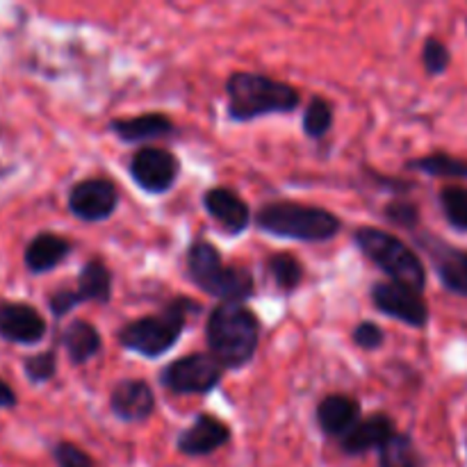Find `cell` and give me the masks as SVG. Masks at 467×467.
I'll use <instances>...</instances> for the list:
<instances>
[{
    "label": "cell",
    "instance_id": "6da1fadb",
    "mask_svg": "<svg viewBox=\"0 0 467 467\" xmlns=\"http://www.w3.org/2000/svg\"><path fill=\"white\" fill-rule=\"evenodd\" d=\"M226 99L228 117L237 123H249L269 114H290L301 103V94L295 85L251 71H235L228 76Z\"/></svg>",
    "mask_w": 467,
    "mask_h": 467
},
{
    "label": "cell",
    "instance_id": "7a4b0ae2",
    "mask_svg": "<svg viewBox=\"0 0 467 467\" xmlns=\"http://www.w3.org/2000/svg\"><path fill=\"white\" fill-rule=\"evenodd\" d=\"M210 354L226 369H240L258 351L260 319L244 304H217L205 324Z\"/></svg>",
    "mask_w": 467,
    "mask_h": 467
},
{
    "label": "cell",
    "instance_id": "3957f363",
    "mask_svg": "<svg viewBox=\"0 0 467 467\" xmlns=\"http://www.w3.org/2000/svg\"><path fill=\"white\" fill-rule=\"evenodd\" d=\"M254 223L263 233L281 240L327 242L340 233L342 222L331 210L296 201H269L254 214Z\"/></svg>",
    "mask_w": 467,
    "mask_h": 467
},
{
    "label": "cell",
    "instance_id": "277c9868",
    "mask_svg": "<svg viewBox=\"0 0 467 467\" xmlns=\"http://www.w3.org/2000/svg\"><path fill=\"white\" fill-rule=\"evenodd\" d=\"M196 313H201V304L190 296H176L158 315L128 322L119 331V345L144 358H160L181 340L187 319Z\"/></svg>",
    "mask_w": 467,
    "mask_h": 467
},
{
    "label": "cell",
    "instance_id": "5b68a950",
    "mask_svg": "<svg viewBox=\"0 0 467 467\" xmlns=\"http://www.w3.org/2000/svg\"><path fill=\"white\" fill-rule=\"evenodd\" d=\"M185 267L192 283L222 304H244L255 295V281L240 265H226L217 246L208 240H194L187 249Z\"/></svg>",
    "mask_w": 467,
    "mask_h": 467
},
{
    "label": "cell",
    "instance_id": "8992f818",
    "mask_svg": "<svg viewBox=\"0 0 467 467\" xmlns=\"http://www.w3.org/2000/svg\"><path fill=\"white\" fill-rule=\"evenodd\" d=\"M354 242L360 254L377 265L390 281L401 283L415 292H424L427 267L404 240L377 226H363L354 233Z\"/></svg>",
    "mask_w": 467,
    "mask_h": 467
},
{
    "label": "cell",
    "instance_id": "52a82bcc",
    "mask_svg": "<svg viewBox=\"0 0 467 467\" xmlns=\"http://www.w3.org/2000/svg\"><path fill=\"white\" fill-rule=\"evenodd\" d=\"M223 365L213 354H187L160 372V383L176 395H205L223 379Z\"/></svg>",
    "mask_w": 467,
    "mask_h": 467
},
{
    "label": "cell",
    "instance_id": "ba28073f",
    "mask_svg": "<svg viewBox=\"0 0 467 467\" xmlns=\"http://www.w3.org/2000/svg\"><path fill=\"white\" fill-rule=\"evenodd\" d=\"M415 242H418L420 251L431 260L441 285L450 295L467 299V249H461L433 233H420Z\"/></svg>",
    "mask_w": 467,
    "mask_h": 467
},
{
    "label": "cell",
    "instance_id": "9c48e42d",
    "mask_svg": "<svg viewBox=\"0 0 467 467\" xmlns=\"http://www.w3.org/2000/svg\"><path fill=\"white\" fill-rule=\"evenodd\" d=\"M128 171L140 190L149 194H164L176 185L181 162L171 150L162 146H141L132 153Z\"/></svg>",
    "mask_w": 467,
    "mask_h": 467
},
{
    "label": "cell",
    "instance_id": "30bf717a",
    "mask_svg": "<svg viewBox=\"0 0 467 467\" xmlns=\"http://www.w3.org/2000/svg\"><path fill=\"white\" fill-rule=\"evenodd\" d=\"M372 304L386 317L397 319L401 324H409L410 328H427L431 313L424 301L422 292H415L410 287L395 281H379L372 285Z\"/></svg>",
    "mask_w": 467,
    "mask_h": 467
},
{
    "label": "cell",
    "instance_id": "8fae6325",
    "mask_svg": "<svg viewBox=\"0 0 467 467\" xmlns=\"http://www.w3.org/2000/svg\"><path fill=\"white\" fill-rule=\"evenodd\" d=\"M68 213L87 223H99L112 217L119 208V190L105 178H85L68 190Z\"/></svg>",
    "mask_w": 467,
    "mask_h": 467
},
{
    "label": "cell",
    "instance_id": "7c38bea8",
    "mask_svg": "<svg viewBox=\"0 0 467 467\" xmlns=\"http://www.w3.org/2000/svg\"><path fill=\"white\" fill-rule=\"evenodd\" d=\"M48 336V322L27 301H0V340L16 347H36Z\"/></svg>",
    "mask_w": 467,
    "mask_h": 467
},
{
    "label": "cell",
    "instance_id": "4fadbf2b",
    "mask_svg": "<svg viewBox=\"0 0 467 467\" xmlns=\"http://www.w3.org/2000/svg\"><path fill=\"white\" fill-rule=\"evenodd\" d=\"M231 438V427L223 420H219L217 415L201 413L196 415L192 427H187L178 436L176 447L182 456L201 459V456H210L217 450H222V447H226Z\"/></svg>",
    "mask_w": 467,
    "mask_h": 467
},
{
    "label": "cell",
    "instance_id": "5bb4252c",
    "mask_svg": "<svg viewBox=\"0 0 467 467\" xmlns=\"http://www.w3.org/2000/svg\"><path fill=\"white\" fill-rule=\"evenodd\" d=\"M109 410L121 422H146L155 413V392L144 379H123L109 392Z\"/></svg>",
    "mask_w": 467,
    "mask_h": 467
},
{
    "label": "cell",
    "instance_id": "9a60e30c",
    "mask_svg": "<svg viewBox=\"0 0 467 467\" xmlns=\"http://www.w3.org/2000/svg\"><path fill=\"white\" fill-rule=\"evenodd\" d=\"M203 208L226 235H242L254 222L249 203L228 187H213L205 192Z\"/></svg>",
    "mask_w": 467,
    "mask_h": 467
},
{
    "label": "cell",
    "instance_id": "2e32d148",
    "mask_svg": "<svg viewBox=\"0 0 467 467\" xmlns=\"http://www.w3.org/2000/svg\"><path fill=\"white\" fill-rule=\"evenodd\" d=\"M73 244L64 235L53 231H41L30 237V242L23 249V267L32 276H44L57 269L59 265L67 263L71 255Z\"/></svg>",
    "mask_w": 467,
    "mask_h": 467
},
{
    "label": "cell",
    "instance_id": "e0dca14e",
    "mask_svg": "<svg viewBox=\"0 0 467 467\" xmlns=\"http://www.w3.org/2000/svg\"><path fill=\"white\" fill-rule=\"evenodd\" d=\"M397 433L395 422L388 413H372L358 420L351 431L340 438V450L347 456H363L372 450H381L388 441Z\"/></svg>",
    "mask_w": 467,
    "mask_h": 467
},
{
    "label": "cell",
    "instance_id": "ac0fdd59",
    "mask_svg": "<svg viewBox=\"0 0 467 467\" xmlns=\"http://www.w3.org/2000/svg\"><path fill=\"white\" fill-rule=\"evenodd\" d=\"M108 130L112 132L117 140H121L123 144H144V141L169 137L176 130V126H173V121L167 114L146 112L128 119H112V121L108 123Z\"/></svg>",
    "mask_w": 467,
    "mask_h": 467
},
{
    "label": "cell",
    "instance_id": "d6986e66",
    "mask_svg": "<svg viewBox=\"0 0 467 467\" xmlns=\"http://www.w3.org/2000/svg\"><path fill=\"white\" fill-rule=\"evenodd\" d=\"M315 418H317V424L324 436L340 441L360 420V404L354 397L336 392V395H327L319 401Z\"/></svg>",
    "mask_w": 467,
    "mask_h": 467
},
{
    "label": "cell",
    "instance_id": "ffe728a7",
    "mask_svg": "<svg viewBox=\"0 0 467 467\" xmlns=\"http://www.w3.org/2000/svg\"><path fill=\"white\" fill-rule=\"evenodd\" d=\"M64 351H67L68 363L80 368V365L89 363L91 358H96L103 347L100 340V333L94 324L85 322V319H73L71 324L62 328V336H59Z\"/></svg>",
    "mask_w": 467,
    "mask_h": 467
},
{
    "label": "cell",
    "instance_id": "44dd1931",
    "mask_svg": "<svg viewBox=\"0 0 467 467\" xmlns=\"http://www.w3.org/2000/svg\"><path fill=\"white\" fill-rule=\"evenodd\" d=\"M76 292L82 304H109L112 299V272L100 258L87 260L80 267Z\"/></svg>",
    "mask_w": 467,
    "mask_h": 467
},
{
    "label": "cell",
    "instance_id": "7402d4cb",
    "mask_svg": "<svg viewBox=\"0 0 467 467\" xmlns=\"http://www.w3.org/2000/svg\"><path fill=\"white\" fill-rule=\"evenodd\" d=\"M413 171H422L431 178H445V181H467V160L456 155L436 150V153L422 155V158L409 160L406 164Z\"/></svg>",
    "mask_w": 467,
    "mask_h": 467
},
{
    "label": "cell",
    "instance_id": "603a6c76",
    "mask_svg": "<svg viewBox=\"0 0 467 467\" xmlns=\"http://www.w3.org/2000/svg\"><path fill=\"white\" fill-rule=\"evenodd\" d=\"M267 274L283 292H295L304 283V265L290 251H278L267 258Z\"/></svg>",
    "mask_w": 467,
    "mask_h": 467
},
{
    "label": "cell",
    "instance_id": "cb8c5ba5",
    "mask_svg": "<svg viewBox=\"0 0 467 467\" xmlns=\"http://www.w3.org/2000/svg\"><path fill=\"white\" fill-rule=\"evenodd\" d=\"M379 467H424L413 438L409 433L397 431L386 445L379 450Z\"/></svg>",
    "mask_w": 467,
    "mask_h": 467
},
{
    "label": "cell",
    "instance_id": "d4e9b609",
    "mask_svg": "<svg viewBox=\"0 0 467 467\" xmlns=\"http://www.w3.org/2000/svg\"><path fill=\"white\" fill-rule=\"evenodd\" d=\"M441 210L445 214L447 223L456 233H467V187L465 185H445L438 192Z\"/></svg>",
    "mask_w": 467,
    "mask_h": 467
},
{
    "label": "cell",
    "instance_id": "484cf974",
    "mask_svg": "<svg viewBox=\"0 0 467 467\" xmlns=\"http://www.w3.org/2000/svg\"><path fill=\"white\" fill-rule=\"evenodd\" d=\"M333 103L324 96H313L308 100V108L304 109V132L310 140H322L328 135V130L333 128Z\"/></svg>",
    "mask_w": 467,
    "mask_h": 467
},
{
    "label": "cell",
    "instance_id": "4316f807",
    "mask_svg": "<svg viewBox=\"0 0 467 467\" xmlns=\"http://www.w3.org/2000/svg\"><path fill=\"white\" fill-rule=\"evenodd\" d=\"M21 369L27 383H32V386H44V383L53 381L57 377V351H35V354L26 356L21 360Z\"/></svg>",
    "mask_w": 467,
    "mask_h": 467
},
{
    "label": "cell",
    "instance_id": "83f0119b",
    "mask_svg": "<svg viewBox=\"0 0 467 467\" xmlns=\"http://www.w3.org/2000/svg\"><path fill=\"white\" fill-rule=\"evenodd\" d=\"M383 217L390 222L392 226L406 228V231H415L420 226V208L410 199L404 196H395L383 205Z\"/></svg>",
    "mask_w": 467,
    "mask_h": 467
},
{
    "label": "cell",
    "instance_id": "f1b7e54d",
    "mask_svg": "<svg viewBox=\"0 0 467 467\" xmlns=\"http://www.w3.org/2000/svg\"><path fill=\"white\" fill-rule=\"evenodd\" d=\"M422 64L429 76H442L451 67L450 46L442 39H438L436 35L427 36L422 46Z\"/></svg>",
    "mask_w": 467,
    "mask_h": 467
},
{
    "label": "cell",
    "instance_id": "f546056e",
    "mask_svg": "<svg viewBox=\"0 0 467 467\" xmlns=\"http://www.w3.org/2000/svg\"><path fill=\"white\" fill-rule=\"evenodd\" d=\"M50 459H53L55 467H96L94 459L71 441L55 442L50 447Z\"/></svg>",
    "mask_w": 467,
    "mask_h": 467
},
{
    "label": "cell",
    "instance_id": "4dcf8cb0",
    "mask_svg": "<svg viewBox=\"0 0 467 467\" xmlns=\"http://www.w3.org/2000/svg\"><path fill=\"white\" fill-rule=\"evenodd\" d=\"M78 306H82L80 296H78L76 287H59V290L50 292L48 295V310L55 319H62L67 315H71V310H76Z\"/></svg>",
    "mask_w": 467,
    "mask_h": 467
},
{
    "label": "cell",
    "instance_id": "1f68e13d",
    "mask_svg": "<svg viewBox=\"0 0 467 467\" xmlns=\"http://www.w3.org/2000/svg\"><path fill=\"white\" fill-rule=\"evenodd\" d=\"M351 337H354L356 347H360V349H365V351L381 349L383 342H386V333H383V328L379 327L377 322H360V324H356V328H354V333H351Z\"/></svg>",
    "mask_w": 467,
    "mask_h": 467
},
{
    "label": "cell",
    "instance_id": "d6a6232c",
    "mask_svg": "<svg viewBox=\"0 0 467 467\" xmlns=\"http://www.w3.org/2000/svg\"><path fill=\"white\" fill-rule=\"evenodd\" d=\"M18 406V395L3 377H0V410H12Z\"/></svg>",
    "mask_w": 467,
    "mask_h": 467
},
{
    "label": "cell",
    "instance_id": "836d02e7",
    "mask_svg": "<svg viewBox=\"0 0 467 467\" xmlns=\"http://www.w3.org/2000/svg\"><path fill=\"white\" fill-rule=\"evenodd\" d=\"M465 27H467V18H465Z\"/></svg>",
    "mask_w": 467,
    "mask_h": 467
}]
</instances>
